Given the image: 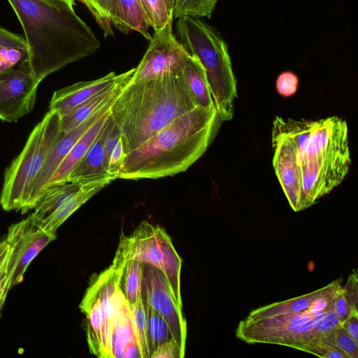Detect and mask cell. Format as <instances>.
<instances>
[{"label":"cell","instance_id":"e0dca14e","mask_svg":"<svg viewBox=\"0 0 358 358\" xmlns=\"http://www.w3.org/2000/svg\"><path fill=\"white\" fill-rule=\"evenodd\" d=\"M79 308L86 317L87 341L90 351L103 358L99 282L96 276L91 280Z\"/></svg>","mask_w":358,"mask_h":358},{"label":"cell","instance_id":"d6986e66","mask_svg":"<svg viewBox=\"0 0 358 358\" xmlns=\"http://www.w3.org/2000/svg\"><path fill=\"white\" fill-rule=\"evenodd\" d=\"M134 336L136 334L129 305L119 285L110 329V358H123L124 349Z\"/></svg>","mask_w":358,"mask_h":358},{"label":"cell","instance_id":"d6a6232c","mask_svg":"<svg viewBox=\"0 0 358 358\" xmlns=\"http://www.w3.org/2000/svg\"><path fill=\"white\" fill-rule=\"evenodd\" d=\"M334 313L341 323L354 311H358L352 307L344 288L341 286L337 291L334 301Z\"/></svg>","mask_w":358,"mask_h":358},{"label":"cell","instance_id":"44dd1931","mask_svg":"<svg viewBox=\"0 0 358 358\" xmlns=\"http://www.w3.org/2000/svg\"><path fill=\"white\" fill-rule=\"evenodd\" d=\"M109 115L110 110L103 113L80 137L52 176L47 187L54 184L67 181L72 169L82 159L98 137Z\"/></svg>","mask_w":358,"mask_h":358},{"label":"cell","instance_id":"52a82bcc","mask_svg":"<svg viewBox=\"0 0 358 358\" xmlns=\"http://www.w3.org/2000/svg\"><path fill=\"white\" fill-rule=\"evenodd\" d=\"M60 116L49 110L30 133L20 153L6 169L0 205L6 211L25 213L34 181L61 134Z\"/></svg>","mask_w":358,"mask_h":358},{"label":"cell","instance_id":"83f0119b","mask_svg":"<svg viewBox=\"0 0 358 358\" xmlns=\"http://www.w3.org/2000/svg\"><path fill=\"white\" fill-rule=\"evenodd\" d=\"M129 309L142 358H150L147 341L146 315L141 295L136 303L129 306Z\"/></svg>","mask_w":358,"mask_h":358},{"label":"cell","instance_id":"9c48e42d","mask_svg":"<svg viewBox=\"0 0 358 358\" xmlns=\"http://www.w3.org/2000/svg\"><path fill=\"white\" fill-rule=\"evenodd\" d=\"M173 21L155 32L150 45L131 76L132 82L145 81L182 73L189 52L173 33Z\"/></svg>","mask_w":358,"mask_h":358},{"label":"cell","instance_id":"3957f363","mask_svg":"<svg viewBox=\"0 0 358 358\" xmlns=\"http://www.w3.org/2000/svg\"><path fill=\"white\" fill-rule=\"evenodd\" d=\"M341 279L316 291L252 310L240 322L236 331L250 344H278L307 352L321 338L341 323L334 301Z\"/></svg>","mask_w":358,"mask_h":358},{"label":"cell","instance_id":"7402d4cb","mask_svg":"<svg viewBox=\"0 0 358 358\" xmlns=\"http://www.w3.org/2000/svg\"><path fill=\"white\" fill-rule=\"evenodd\" d=\"M183 75L196 105L208 109L215 108L204 69L190 53L183 66Z\"/></svg>","mask_w":358,"mask_h":358},{"label":"cell","instance_id":"ab89813d","mask_svg":"<svg viewBox=\"0 0 358 358\" xmlns=\"http://www.w3.org/2000/svg\"><path fill=\"white\" fill-rule=\"evenodd\" d=\"M142 358L140 346L136 336H134L126 345L124 349L123 358Z\"/></svg>","mask_w":358,"mask_h":358},{"label":"cell","instance_id":"f6af8a7d","mask_svg":"<svg viewBox=\"0 0 358 358\" xmlns=\"http://www.w3.org/2000/svg\"><path fill=\"white\" fill-rule=\"evenodd\" d=\"M167 4L170 8V10L173 13V6H174V0H166Z\"/></svg>","mask_w":358,"mask_h":358},{"label":"cell","instance_id":"836d02e7","mask_svg":"<svg viewBox=\"0 0 358 358\" xmlns=\"http://www.w3.org/2000/svg\"><path fill=\"white\" fill-rule=\"evenodd\" d=\"M0 47L27 49L26 40L22 36L0 26Z\"/></svg>","mask_w":358,"mask_h":358},{"label":"cell","instance_id":"30bf717a","mask_svg":"<svg viewBox=\"0 0 358 358\" xmlns=\"http://www.w3.org/2000/svg\"><path fill=\"white\" fill-rule=\"evenodd\" d=\"M56 238L57 235L45 231L31 214L8 227L5 240L9 248L8 271L11 287L23 280L30 263Z\"/></svg>","mask_w":358,"mask_h":358},{"label":"cell","instance_id":"60d3db41","mask_svg":"<svg viewBox=\"0 0 358 358\" xmlns=\"http://www.w3.org/2000/svg\"><path fill=\"white\" fill-rule=\"evenodd\" d=\"M9 248L8 246L0 255V284L8 278V271Z\"/></svg>","mask_w":358,"mask_h":358},{"label":"cell","instance_id":"5bb4252c","mask_svg":"<svg viewBox=\"0 0 358 358\" xmlns=\"http://www.w3.org/2000/svg\"><path fill=\"white\" fill-rule=\"evenodd\" d=\"M113 122L109 115L98 137L82 159L72 169L67 181L83 185L108 178H117L108 172L105 152V141Z\"/></svg>","mask_w":358,"mask_h":358},{"label":"cell","instance_id":"d590c367","mask_svg":"<svg viewBox=\"0 0 358 358\" xmlns=\"http://www.w3.org/2000/svg\"><path fill=\"white\" fill-rule=\"evenodd\" d=\"M183 355L173 339L159 345L152 353L150 358H182Z\"/></svg>","mask_w":358,"mask_h":358},{"label":"cell","instance_id":"7c38bea8","mask_svg":"<svg viewBox=\"0 0 358 358\" xmlns=\"http://www.w3.org/2000/svg\"><path fill=\"white\" fill-rule=\"evenodd\" d=\"M40 82L28 58L0 77V120L13 122L30 113L35 104Z\"/></svg>","mask_w":358,"mask_h":358},{"label":"cell","instance_id":"f1b7e54d","mask_svg":"<svg viewBox=\"0 0 358 358\" xmlns=\"http://www.w3.org/2000/svg\"><path fill=\"white\" fill-rule=\"evenodd\" d=\"M147 3L151 17L150 27L155 32L161 31L173 21V13L166 0H147Z\"/></svg>","mask_w":358,"mask_h":358},{"label":"cell","instance_id":"ee69618b","mask_svg":"<svg viewBox=\"0 0 358 358\" xmlns=\"http://www.w3.org/2000/svg\"><path fill=\"white\" fill-rule=\"evenodd\" d=\"M7 243L6 240L0 241V255L3 253V252L6 250L7 248Z\"/></svg>","mask_w":358,"mask_h":358},{"label":"cell","instance_id":"9a60e30c","mask_svg":"<svg viewBox=\"0 0 358 358\" xmlns=\"http://www.w3.org/2000/svg\"><path fill=\"white\" fill-rule=\"evenodd\" d=\"M135 68H133L122 73L116 82L60 116L61 132H67L76 128L90 117L113 103L131 80Z\"/></svg>","mask_w":358,"mask_h":358},{"label":"cell","instance_id":"7bdbcfd3","mask_svg":"<svg viewBox=\"0 0 358 358\" xmlns=\"http://www.w3.org/2000/svg\"><path fill=\"white\" fill-rule=\"evenodd\" d=\"M141 5H142V7H143V11L145 13V15L149 22V24H150V22H151V17H150V11H149V8H148V3H147V0H139Z\"/></svg>","mask_w":358,"mask_h":358},{"label":"cell","instance_id":"1f68e13d","mask_svg":"<svg viewBox=\"0 0 358 358\" xmlns=\"http://www.w3.org/2000/svg\"><path fill=\"white\" fill-rule=\"evenodd\" d=\"M299 86L298 76L292 71H284L277 78L275 87L278 94L284 97L294 95Z\"/></svg>","mask_w":358,"mask_h":358},{"label":"cell","instance_id":"5b68a950","mask_svg":"<svg viewBox=\"0 0 358 358\" xmlns=\"http://www.w3.org/2000/svg\"><path fill=\"white\" fill-rule=\"evenodd\" d=\"M196 106L182 71L158 79L130 80L113 103L110 115L120 130L126 155Z\"/></svg>","mask_w":358,"mask_h":358},{"label":"cell","instance_id":"74e56055","mask_svg":"<svg viewBox=\"0 0 358 358\" xmlns=\"http://www.w3.org/2000/svg\"><path fill=\"white\" fill-rule=\"evenodd\" d=\"M120 139L121 135L120 130L115 122H113L105 141V152L108 165L110 156Z\"/></svg>","mask_w":358,"mask_h":358},{"label":"cell","instance_id":"ac0fdd59","mask_svg":"<svg viewBox=\"0 0 358 358\" xmlns=\"http://www.w3.org/2000/svg\"><path fill=\"white\" fill-rule=\"evenodd\" d=\"M115 180L108 178L81 185L79 189L63 202L55 210L39 222L49 234L56 235L58 228L83 204L103 187Z\"/></svg>","mask_w":358,"mask_h":358},{"label":"cell","instance_id":"484cf974","mask_svg":"<svg viewBox=\"0 0 358 358\" xmlns=\"http://www.w3.org/2000/svg\"><path fill=\"white\" fill-rule=\"evenodd\" d=\"M217 3V0H174L173 18H210Z\"/></svg>","mask_w":358,"mask_h":358},{"label":"cell","instance_id":"8fae6325","mask_svg":"<svg viewBox=\"0 0 358 358\" xmlns=\"http://www.w3.org/2000/svg\"><path fill=\"white\" fill-rule=\"evenodd\" d=\"M141 296L164 319L173 340L184 357L187 322L182 314V308L176 303L164 274L148 264H143Z\"/></svg>","mask_w":358,"mask_h":358},{"label":"cell","instance_id":"4316f807","mask_svg":"<svg viewBox=\"0 0 358 358\" xmlns=\"http://www.w3.org/2000/svg\"><path fill=\"white\" fill-rule=\"evenodd\" d=\"M88 8L105 37L113 36L111 15L114 0H80Z\"/></svg>","mask_w":358,"mask_h":358},{"label":"cell","instance_id":"7a4b0ae2","mask_svg":"<svg viewBox=\"0 0 358 358\" xmlns=\"http://www.w3.org/2000/svg\"><path fill=\"white\" fill-rule=\"evenodd\" d=\"M24 33L27 58L41 83L95 52L100 41L76 13L75 0H7Z\"/></svg>","mask_w":358,"mask_h":358},{"label":"cell","instance_id":"ba28073f","mask_svg":"<svg viewBox=\"0 0 358 358\" xmlns=\"http://www.w3.org/2000/svg\"><path fill=\"white\" fill-rule=\"evenodd\" d=\"M129 238V259L159 269L165 276L176 303L182 308L180 293L182 259L166 231L158 225L143 221Z\"/></svg>","mask_w":358,"mask_h":358},{"label":"cell","instance_id":"ffe728a7","mask_svg":"<svg viewBox=\"0 0 358 358\" xmlns=\"http://www.w3.org/2000/svg\"><path fill=\"white\" fill-rule=\"evenodd\" d=\"M111 24L123 34L136 31L146 39H152L150 27L139 0H114Z\"/></svg>","mask_w":358,"mask_h":358},{"label":"cell","instance_id":"f35d334b","mask_svg":"<svg viewBox=\"0 0 358 358\" xmlns=\"http://www.w3.org/2000/svg\"><path fill=\"white\" fill-rule=\"evenodd\" d=\"M342 327L349 336L357 343L358 342V311L352 312L341 323Z\"/></svg>","mask_w":358,"mask_h":358},{"label":"cell","instance_id":"4fadbf2b","mask_svg":"<svg viewBox=\"0 0 358 358\" xmlns=\"http://www.w3.org/2000/svg\"><path fill=\"white\" fill-rule=\"evenodd\" d=\"M112 104L110 103L102 108L76 128L67 132L61 133L56 145L46 157L41 169L34 181L29 197V210L33 209L36 203L46 189L52 176L73 145L94 122L103 113L110 110Z\"/></svg>","mask_w":358,"mask_h":358},{"label":"cell","instance_id":"2e32d148","mask_svg":"<svg viewBox=\"0 0 358 358\" xmlns=\"http://www.w3.org/2000/svg\"><path fill=\"white\" fill-rule=\"evenodd\" d=\"M122 76L112 71L90 81H82L55 91L50 101L49 110L57 111L62 116L103 89L116 82Z\"/></svg>","mask_w":358,"mask_h":358},{"label":"cell","instance_id":"e575fe53","mask_svg":"<svg viewBox=\"0 0 358 358\" xmlns=\"http://www.w3.org/2000/svg\"><path fill=\"white\" fill-rule=\"evenodd\" d=\"M124 156L122 143L120 139L109 158L108 165V172L109 174L118 178L119 173L123 166Z\"/></svg>","mask_w":358,"mask_h":358},{"label":"cell","instance_id":"b9f144b4","mask_svg":"<svg viewBox=\"0 0 358 358\" xmlns=\"http://www.w3.org/2000/svg\"><path fill=\"white\" fill-rule=\"evenodd\" d=\"M10 288V277L8 276L6 280L0 284V313L4 304L8 292Z\"/></svg>","mask_w":358,"mask_h":358},{"label":"cell","instance_id":"6da1fadb","mask_svg":"<svg viewBox=\"0 0 358 358\" xmlns=\"http://www.w3.org/2000/svg\"><path fill=\"white\" fill-rule=\"evenodd\" d=\"M272 147L275 173L294 211L329 194L351 164L348 124L337 116L318 120L276 116Z\"/></svg>","mask_w":358,"mask_h":358},{"label":"cell","instance_id":"f546056e","mask_svg":"<svg viewBox=\"0 0 358 358\" xmlns=\"http://www.w3.org/2000/svg\"><path fill=\"white\" fill-rule=\"evenodd\" d=\"M27 57V49L0 47V77Z\"/></svg>","mask_w":358,"mask_h":358},{"label":"cell","instance_id":"8992f818","mask_svg":"<svg viewBox=\"0 0 358 358\" xmlns=\"http://www.w3.org/2000/svg\"><path fill=\"white\" fill-rule=\"evenodd\" d=\"M175 35L204 69L213 103L222 121L231 120L237 90L224 39L215 27L201 18L192 17L178 19Z\"/></svg>","mask_w":358,"mask_h":358},{"label":"cell","instance_id":"277c9868","mask_svg":"<svg viewBox=\"0 0 358 358\" xmlns=\"http://www.w3.org/2000/svg\"><path fill=\"white\" fill-rule=\"evenodd\" d=\"M222 122L215 108L196 106L182 114L124 156L118 178L157 179L186 171L207 150Z\"/></svg>","mask_w":358,"mask_h":358},{"label":"cell","instance_id":"603a6c76","mask_svg":"<svg viewBox=\"0 0 358 358\" xmlns=\"http://www.w3.org/2000/svg\"><path fill=\"white\" fill-rule=\"evenodd\" d=\"M81 185L66 181L48 186L34 206L31 215L38 222L73 195Z\"/></svg>","mask_w":358,"mask_h":358},{"label":"cell","instance_id":"d4e9b609","mask_svg":"<svg viewBox=\"0 0 358 358\" xmlns=\"http://www.w3.org/2000/svg\"><path fill=\"white\" fill-rule=\"evenodd\" d=\"M143 264L127 259L120 275V287L129 306L137 302L141 295Z\"/></svg>","mask_w":358,"mask_h":358},{"label":"cell","instance_id":"8d00e7d4","mask_svg":"<svg viewBox=\"0 0 358 358\" xmlns=\"http://www.w3.org/2000/svg\"><path fill=\"white\" fill-rule=\"evenodd\" d=\"M352 307L357 310V272L354 270L348 278L345 287H343Z\"/></svg>","mask_w":358,"mask_h":358},{"label":"cell","instance_id":"cb8c5ba5","mask_svg":"<svg viewBox=\"0 0 358 358\" xmlns=\"http://www.w3.org/2000/svg\"><path fill=\"white\" fill-rule=\"evenodd\" d=\"M143 303L146 315L148 348L150 358L153 351L159 345L173 338L171 330L162 316L148 302L143 301Z\"/></svg>","mask_w":358,"mask_h":358},{"label":"cell","instance_id":"4dcf8cb0","mask_svg":"<svg viewBox=\"0 0 358 358\" xmlns=\"http://www.w3.org/2000/svg\"><path fill=\"white\" fill-rule=\"evenodd\" d=\"M333 338L337 347L348 358L358 357V345L349 336L341 324L333 332Z\"/></svg>","mask_w":358,"mask_h":358}]
</instances>
